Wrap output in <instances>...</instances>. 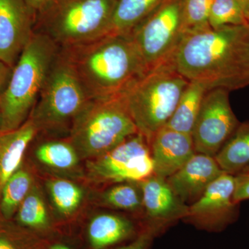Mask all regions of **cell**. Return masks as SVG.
Masks as SVG:
<instances>
[{
  "label": "cell",
  "instance_id": "1",
  "mask_svg": "<svg viewBox=\"0 0 249 249\" xmlns=\"http://www.w3.org/2000/svg\"><path fill=\"white\" fill-rule=\"evenodd\" d=\"M172 65L189 82L211 90L249 86V25L209 27L184 34Z\"/></svg>",
  "mask_w": 249,
  "mask_h": 249
},
{
  "label": "cell",
  "instance_id": "2",
  "mask_svg": "<svg viewBox=\"0 0 249 249\" xmlns=\"http://www.w3.org/2000/svg\"><path fill=\"white\" fill-rule=\"evenodd\" d=\"M60 53L89 100L122 96L149 71L129 35L106 34Z\"/></svg>",
  "mask_w": 249,
  "mask_h": 249
},
{
  "label": "cell",
  "instance_id": "3",
  "mask_svg": "<svg viewBox=\"0 0 249 249\" xmlns=\"http://www.w3.org/2000/svg\"><path fill=\"white\" fill-rule=\"evenodd\" d=\"M59 49L48 37L34 31L0 97L1 133L18 129L28 120Z\"/></svg>",
  "mask_w": 249,
  "mask_h": 249
},
{
  "label": "cell",
  "instance_id": "4",
  "mask_svg": "<svg viewBox=\"0 0 249 249\" xmlns=\"http://www.w3.org/2000/svg\"><path fill=\"white\" fill-rule=\"evenodd\" d=\"M116 0H52L36 15L34 32L59 48L84 43L108 34Z\"/></svg>",
  "mask_w": 249,
  "mask_h": 249
},
{
  "label": "cell",
  "instance_id": "5",
  "mask_svg": "<svg viewBox=\"0 0 249 249\" xmlns=\"http://www.w3.org/2000/svg\"><path fill=\"white\" fill-rule=\"evenodd\" d=\"M189 83L168 59L150 70L124 93L134 124L149 144L168 124Z\"/></svg>",
  "mask_w": 249,
  "mask_h": 249
},
{
  "label": "cell",
  "instance_id": "6",
  "mask_svg": "<svg viewBox=\"0 0 249 249\" xmlns=\"http://www.w3.org/2000/svg\"><path fill=\"white\" fill-rule=\"evenodd\" d=\"M137 133L124 94L90 100L77 116L67 139L81 160H86L109 152Z\"/></svg>",
  "mask_w": 249,
  "mask_h": 249
},
{
  "label": "cell",
  "instance_id": "7",
  "mask_svg": "<svg viewBox=\"0 0 249 249\" xmlns=\"http://www.w3.org/2000/svg\"><path fill=\"white\" fill-rule=\"evenodd\" d=\"M89 101L59 49L29 119L39 135L67 138L77 116Z\"/></svg>",
  "mask_w": 249,
  "mask_h": 249
},
{
  "label": "cell",
  "instance_id": "8",
  "mask_svg": "<svg viewBox=\"0 0 249 249\" xmlns=\"http://www.w3.org/2000/svg\"><path fill=\"white\" fill-rule=\"evenodd\" d=\"M152 174L150 144L139 132L109 152L85 160L83 181L99 190L116 183L142 181Z\"/></svg>",
  "mask_w": 249,
  "mask_h": 249
},
{
  "label": "cell",
  "instance_id": "9",
  "mask_svg": "<svg viewBox=\"0 0 249 249\" xmlns=\"http://www.w3.org/2000/svg\"><path fill=\"white\" fill-rule=\"evenodd\" d=\"M182 0H163L129 36L147 70L168 60L183 36Z\"/></svg>",
  "mask_w": 249,
  "mask_h": 249
},
{
  "label": "cell",
  "instance_id": "10",
  "mask_svg": "<svg viewBox=\"0 0 249 249\" xmlns=\"http://www.w3.org/2000/svg\"><path fill=\"white\" fill-rule=\"evenodd\" d=\"M229 93L216 88L205 94L191 134L196 153L214 157L240 124L231 106Z\"/></svg>",
  "mask_w": 249,
  "mask_h": 249
},
{
  "label": "cell",
  "instance_id": "11",
  "mask_svg": "<svg viewBox=\"0 0 249 249\" xmlns=\"http://www.w3.org/2000/svg\"><path fill=\"white\" fill-rule=\"evenodd\" d=\"M234 192L235 175L223 173L190 205L183 220L207 230H222L235 222L240 214V204L234 199Z\"/></svg>",
  "mask_w": 249,
  "mask_h": 249
},
{
  "label": "cell",
  "instance_id": "12",
  "mask_svg": "<svg viewBox=\"0 0 249 249\" xmlns=\"http://www.w3.org/2000/svg\"><path fill=\"white\" fill-rule=\"evenodd\" d=\"M35 15L25 0H0V61L14 68L34 34Z\"/></svg>",
  "mask_w": 249,
  "mask_h": 249
},
{
  "label": "cell",
  "instance_id": "13",
  "mask_svg": "<svg viewBox=\"0 0 249 249\" xmlns=\"http://www.w3.org/2000/svg\"><path fill=\"white\" fill-rule=\"evenodd\" d=\"M139 183L142 194V223L164 229L186 217L189 206L178 198L165 178L152 174Z\"/></svg>",
  "mask_w": 249,
  "mask_h": 249
},
{
  "label": "cell",
  "instance_id": "14",
  "mask_svg": "<svg viewBox=\"0 0 249 249\" xmlns=\"http://www.w3.org/2000/svg\"><path fill=\"white\" fill-rule=\"evenodd\" d=\"M223 173L214 157L196 152L166 181L178 198L190 206L198 200Z\"/></svg>",
  "mask_w": 249,
  "mask_h": 249
},
{
  "label": "cell",
  "instance_id": "15",
  "mask_svg": "<svg viewBox=\"0 0 249 249\" xmlns=\"http://www.w3.org/2000/svg\"><path fill=\"white\" fill-rule=\"evenodd\" d=\"M153 175L169 178L186 164L196 153L192 134L164 127L150 143Z\"/></svg>",
  "mask_w": 249,
  "mask_h": 249
},
{
  "label": "cell",
  "instance_id": "16",
  "mask_svg": "<svg viewBox=\"0 0 249 249\" xmlns=\"http://www.w3.org/2000/svg\"><path fill=\"white\" fill-rule=\"evenodd\" d=\"M41 140L34 147V158L54 176L65 178L76 175L83 179V170L80 169L79 155L67 138H53L39 135Z\"/></svg>",
  "mask_w": 249,
  "mask_h": 249
},
{
  "label": "cell",
  "instance_id": "17",
  "mask_svg": "<svg viewBox=\"0 0 249 249\" xmlns=\"http://www.w3.org/2000/svg\"><path fill=\"white\" fill-rule=\"evenodd\" d=\"M38 134L29 118L18 129L0 133V196L8 180L24 163L28 150Z\"/></svg>",
  "mask_w": 249,
  "mask_h": 249
},
{
  "label": "cell",
  "instance_id": "18",
  "mask_svg": "<svg viewBox=\"0 0 249 249\" xmlns=\"http://www.w3.org/2000/svg\"><path fill=\"white\" fill-rule=\"evenodd\" d=\"M135 231V224L129 217L113 213H102L90 220L88 240L92 249H105L128 238Z\"/></svg>",
  "mask_w": 249,
  "mask_h": 249
},
{
  "label": "cell",
  "instance_id": "19",
  "mask_svg": "<svg viewBox=\"0 0 249 249\" xmlns=\"http://www.w3.org/2000/svg\"><path fill=\"white\" fill-rule=\"evenodd\" d=\"M46 189L55 213L62 219H71L82 211L87 199L84 187L73 179L48 175Z\"/></svg>",
  "mask_w": 249,
  "mask_h": 249
},
{
  "label": "cell",
  "instance_id": "20",
  "mask_svg": "<svg viewBox=\"0 0 249 249\" xmlns=\"http://www.w3.org/2000/svg\"><path fill=\"white\" fill-rule=\"evenodd\" d=\"M94 193V203L101 207L124 211L142 218V194L139 181H127L111 185Z\"/></svg>",
  "mask_w": 249,
  "mask_h": 249
},
{
  "label": "cell",
  "instance_id": "21",
  "mask_svg": "<svg viewBox=\"0 0 249 249\" xmlns=\"http://www.w3.org/2000/svg\"><path fill=\"white\" fill-rule=\"evenodd\" d=\"M36 181V170L26 163L12 175L4 185L0 196V219L13 220L23 200Z\"/></svg>",
  "mask_w": 249,
  "mask_h": 249
},
{
  "label": "cell",
  "instance_id": "22",
  "mask_svg": "<svg viewBox=\"0 0 249 249\" xmlns=\"http://www.w3.org/2000/svg\"><path fill=\"white\" fill-rule=\"evenodd\" d=\"M163 0H116L107 34L129 35Z\"/></svg>",
  "mask_w": 249,
  "mask_h": 249
},
{
  "label": "cell",
  "instance_id": "23",
  "mask_svg": "<svg viewBox=\"0 0 249 249\" xmlns=\"http://www.w3.org/2000/svg\"><path fill=\"white\" fill-rule=\"evenodd\" d=\"M214 157L223 172L232 175L240 173L249 165V121L240 123Z\"/></svg>",
  "mask_w": 249,
  "mask_h": 249
},
{
  "label": "cell",
  "instance_id": "24",
  "mask_svg": "<svg viewBox=\"0 0 249 249\" xmlns=\"http://www.w3.org/2000/svg\"><path fill=\"white\" fill-rule=\"evenodd\" d=\"M11 221L31 231H44L50 228V211L37 182L31 188Z\"/></svg>",
  "mask_w": 249,
  "mask_h": 249
},
{
  "label": "cell",
  "instance_id": "25",
  "mask_svg": "<svg viewBox=\"0 0 249 249\" xmlns=\"http://www.w3.org/2000/svg\"><path fill=\"white\" fill-rule=\"evenodd\" d=\"M207 91L209 90L201 83L190 82L165 127L191 134L203 98Z\"/></svg>",
  "mask_w": 249,
  "mask_h": 249
},
{
  "label": "cell",
  "instance_id": "26",
  "mask_svg": "<svg viewBox=\"0 0 249 249\" xmlns=\"http://www.w3.org/2000/svg\"><path fill=\"white\" fill-rule=\"evenodd\" d=\"M209 22L212 29L249 25L245 12L237 0H213Z\"/></svg>",
  "mask_w": 249,
  "mask_h": 249
},
{
  "label": "cell",
  "instance_id": "27",
  "mask_svg": "<svg viewBox=\"0 0 249 249\" xmlns=\"http://www.w3.org/2000/svg\"><path fill=\"white\" fill-rule=\"evenodd\" d=\"M213 1V0H182L183 35L211 27L209 20Z\"/></svg>",
  "mask_w": 249,
  "mask_h": 249
},
{
  "label": "cell",
  "instance_id": "28",
  "mask_svg": "<svg viewBox=\"0 0 249 249\" xmlns=\"http://www.w3.org/2000/svg\"><path fill=\"white\" fill-rule=\"evenodd\" d=\"M31 231L0 219V249H37Z\"/></svg>",
  "mask_w": 249,
  "mask_h": 249
},
{
  "label": "cell",
  "instance_id": "29",
  "mask_svg": "<svg viewBox=\"0 0 249 249\" xmlns=\"http://www.w3.org/2000/svg\"><path fill=\"white\" fill-rule=\"evenodd\" d=\"M162 229L157 226L142 223V230L135 240L118 249H148L156 236L161 231Z\"/></svg>",
  "mask_w": 249,
  "mask_h": 249
},
{
  "label": "cell",
  "instance_id": "30",
  "mask_svg": "<svg viewBox=\"0 0 249 249\" xmlns=\"http://www.w3.org/2000/svg\"><path fill=\"white\" fill-rule=\"evenodd\" d=\"M234 199L239 204L249 199V173H241L235 175Z\"/></svg>",
  "mask_w": 249,
  "mask_h": 249
},
{
  "label": "cell",
  "instance_id": "31",
  "mask_svg": "<svg viewBox=\"0 0 249 249\" xmlns=\"http://www.w3.org/2000/svg\"><path fill=\"white\" fill-rule=\"evenodd\" d=\"M12 70V68L0 61V97L9 83Z\"/></svg>",
  "mask_w": 249,
  "mask_h": 249
},
{
  "label": "cell",
  "instance_id": "32",
  "mask_svg": "<svg viewBox=\"0 0 249 249\" xmlns=\"http://www.w3.org/2000/svg\"><path fill=\"white\" fill-rule=\"evenodd\" d=\"M52 0H25L28 6L30 8L31 11L35 15L40 12L42 9H45L46 6L49 4Z\"/></svg>",
  "mask_w": 249,
  "mask_h": 249
},
{
  "label": "cell",
  "instance_id": "33",
  "mask_svg": "<svg viewBox=\"0 0 249 249\" xmlns=\"http://www.w3.org/2000/svg\"><path fill=\"white\" fill-rule=\"evenodd\" d=\"M242 6L244 12L249 22V0H237Z\"/></svg>",
  "mask_w": 249,
  "mask_h": 249
},
{
  "label": "cell",
  "instance_id": "34",
  "mask_svg": "<svg viewBox=\"0 0 249 249\" xmlns=\"http://www.w3.org/2000/svg\"><path fill=\"white\" fill-rule=\"evenodd\" d=\"M49 249H72L68 246L63 245V244H54V245L51 246Z\"/></svg>",
  "mask_w": 249,
  "mask_h": 249
},
{
  "label": "cell",
  "instance_id": "35",
  "mask_svg": "<svg viewBox=\"0 0 249 249\" xmlns=\"http://www.w3.org/2000/svg\"><path fill=\"white\" fill-rule=\"evenodd\" d=\"M241 173H249V165H247V166L246 167L245 169L242 170V171L241 172Z\"/></svg>",
  "mask_w": 249,
  "mask_h": 249
},
{
  "label": "cell",
  "instance_id": "36",
  "mask_svg": "<svg viewBox=\"0 0 249 249\" xmlns=\"http://www.w3.org/2000/svg\"><path fill=\"white\" fill-rule=\"evenodd\" d=\"M0 133H1V119H0Z\"/></svg>",
  "mask_w": 249,
  "mask_h": 249
}]
</instances>
